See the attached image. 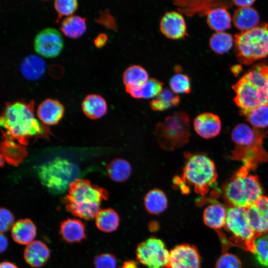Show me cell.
I'll list each match as a JSON object with an SVG mask.
<instances>
[{"label":"cell","instance_id":"obj_42","mask_svg":"<svg viewBox=\"0 0 268 268\" xmlns=\"http://www.w3.org/2000/svg\"><path fill=\"white\" fill-rule=\"evenodd\" d=\"M254 204L268 227V196H261Z\"/></svg>","mask_w":268,"mask_h":268},{"label":"cell","instance_id":"obj_12","mask_svg":"<svg viewBox=\"0 0 268 268\" xmlns=\"http://www.w3.org/2000/svg\"><path fill=\"white\" fill-rule=\"evenodd\" d=\"M63 40L61 33L56 29L47 27L40 31L34 40L36 52L47 58L59 55L63 48Z\"/></svg>","mask_w":268,"mask_h":268},{"label":"cell","instance_id":"obj_44","mask_svg":"<svg viewBox=\"0 0 268 268\" xmlns=\"http://www.w3.org/2000/svg\"><path fill=\"white\" fill-rule=\"evenodd\" d=\"M255 2L253 0H234L233 2L240 7H250V6Z\"/></svg>","mask_w":268,"mask_h":268},{"label":"cell","instance_id":"obj_22","mask_svg":"<svg viewBox=\"0 0 268 268\" xmlns=\"http://www.w3.org/2000/svg\"><path fill=\"white\" fill-rule=\"evenodd\" d=\"M259 15L251 7H239L234 11L233 21L235 27L242 31L255 28L259 25Z\"/></svg>","mask_w":268,"mask_h":268},{"label":"cell","instance_id":"obj_46","mask_svg":"<svg viewBox=\"0 0 268 268\" xmlns=\"http://www.w3.org/2000/svg\"><path fill=\"white\" fill-rule=\"evenodd\" d=\"M120 268H138V266L134 261L127 260L123 263Z\"/></svg>","mask_w":268,"mask_h":268},{"label":"cell","instance_id":"obj_24","mask_svg":"<svg viewBox=\"0 0 268 268\" xmlns=\"http://www.w3.org/2000/svg\"><path fill=\"white\" fill-rule=\"evenodd\" d=\"M206 14L208 26L216 32H223L230 27L231 16L226 8L223 6L212 8L209 10Z\"/></svg>","mask_w":268,"mask_h":268},{"label":"cell","instance_id":"obj_47","mask_svg":"<svg viewBox=\"0 0 268 268\" xmlns=\"http://www.w3.org/2000/svg\"><path fill=\"white\" fill-rule=\"evenodd\" d=\"M159 223L158 221L153 220L150 221L148 225V228L152 232H157L159 229Z\"/></svg>","mask_w":268,"mask_h":268},{"label":"cell","instance_id":"obj_36","mask_svg":"<svg viewBox=\"0 0 268 268\" xmlns=\"http://www.w3.org/2000/svg\"><path fill=\"white\" fill-rule=\"evenodd\" d=\"M244 116L255 128H264L268 126V105H267L256 107Z\"/></svg>","mask_w":268,"mask_h":268},{"label":"cell","instance_id":"obj_40","mask_svg":"<svg viewBox=\"0 0 268 268\" xmlns=\"http://www.w3.org/2000/svg\"><path fill=\"white\" fill-rule=\"evenodd\" d=\"M94 265L95 268H116L117 260L112 254H101L95 256Z\"/></svg>","mask_w":268,"mask_h":268},{"label":"cell","instance_id":"obj_43","mask_svg":"<svg viewBox=\"0 0 268 268\" xmlns=\"http://www.w3.org/2000/svg\"><path fill=\"white\" fill-rule=\"evenodd\" d=\"M108 37L105 33H100L94 40L95 45L97 48H101L107 41Z\"/></svg>","mask_w":268,"mask_h":268},{"label":"cell","instance_id":"obj_8","mask_svg":"<svg viewBox=\"0 0 268 268\" xmlns=\"http://www.w3.org/2000/svg\"><path fill=\"white\" fill-rule=\"evenodd\" d=\"M190 134V119L183 111L167 116L155 129L159 146L167 151H174L183 146L189 141Z\"/></svg>","mask_w":268,"mask_h":268},{"label":"cell","instance_id":"obj_35","mask_svg":"<svg viewBox=\"0 0 268 268\" xmlns=\"http://www.w3.org/2000/svg\"><path fill=\"white\" fill-rule=\"evenodd\" d=\"M254 260L261 268H268V233L258 237L255 243Z\"/></svg>","mask_w":268,"mask_h":268},{"label":"cell","instance_id":"obj_49","mask_svg":"<svg viewBox=\"0 0 268 268\" xmlns=\"http://www.w3.org/2000/svg\"><path fill=\"white\" fill-rule=\"evenodd\" d=\"M241 70V67L239 65L235 66L232 68V71L234 74H238Z\"/></svg>","mask_w":268,"mask_h":268},{"label":"cell","instance_id":"obj_1","mask_svg":"<svg viewBox=\"0 0 268 268\" xmlns=\"http://www.w3.org/2000/svg\"><path fill=\"white\" fill-rule=\"evenodd\" d=\"M6 130V138L16 140L21 144H28L34 136L43 135L44 130L34 114V101L7 103L0 120Z\"/></svg>","mask_w":268,"mask_h":268},{"label":"cell","instance_id":"obj_41","mask_svg":"<svg viewBox=\"0 0 268 268\" xmlns=\"http://www.w3.org/2000/svg\"><path fill=\"white\" fill-rule=\"evenodd\" d=\"M14 220V215L10 210L5 208H0V230L1 233L5 232L13 225Z\"/></svg>","mask_w":268,"mask_h":268},{"label":"cell","instance_id":"obj_5","mask_svg":"<svg viewBox=\"0 0 268 268\" xmlns=\"http://www.w3.org/2000/svg\"><path fill=\"white\" fill-rule=\"evenodd\" d=\"M249 171L243 166L223 187L224 198L232 206L247 207L262 196V187L258 177L250 175Z\"/></svg>","mask_w":268,"mask_h":268},{"label":"cell","instance_id":"obj_19","mask_svg":"<svg viewBox=\"0 0 268 268\" xmlns=\"http://www.w3.org/2000/svg\"><path fill=\"white\" fill-rule=\"evenodd\" d=\"M37 229L33 221L29 218L19 219L14 223L11 229L13 240L21 245H28L36 236Z\"/></svg>","mask_w":268,"mask_h":268},{"label":"cell","instance_id":"obj_30","mask_svg":"<svg viewBox=\"0 0 268 268\" xmlns=\"http://www.w3.org/2000/svg\"><path fill=\"white\" fill-rule=\"evenodd\" d=\"M108 176L116 182H123L127 180L132 172V167L127 160L117 158L111 161L107 166Z\"/></svg>","mask_w":268,"mask_h":268},{"label":"cell","instance_id":"obj_45","mask_svg":"<svg viewBox=\"0 0 268 268\" xmlns=\"http://www.w3.org/2000/svg\"><path fill=\"white\" fill-rule=\"evenodd\" d=\"M0 252L2 253L6 249L8 246L7 239L6 237V236L4 235H3L2 233L0 234Z\"/></svg>","mask_w":268,"mask_h":268},{"label":"cell","instance_id":"obj_14","mask_svg":"<svg viewBox=\"0 0 268 268\" xmlns=\"http://www.w3.org/2000/svg\"><path fill=\"white\" fill-rule=\"evenodd\" d=\"M159 27L162 33L171 39H182L187 35L184 17L179 11L166 12L160 20Z\"/></svg>","mask_w":268,"mask_h":268},{"label":"cell","instance_id":"obj_39","mask_svg":"<svg viewBox=\"0 0 268 268\" xmlns=\"http://www.w3.org/2000/svg\"><path fill=\"white\" fill-rule=\"evenodd\" d=\"M215 268H242V263L235 255L225 253L218 259Z\"/></svg>","mask_w":268,"mask_h":268},{"label":"cell","instance_id":"obj_32","mask_svg":"<svg viewBox=\"0 0 268 268\" xmlns=\"http://www.w3.org/2000/svg\"><path fill=\"white\" fill-rule=\"evenodd\" d=\"M180 100V97L172 90L163 89L156 98L151 100L150 107L154 111H162L177 105Z\"/></svg>","mask_w":268,"mask_h":268},{"label":"cell","instance_id":"obj_6","mask_svg":"<svg viewBox=\"0 0 268 268\" xmlns=\"http://www.w3.org/2000/svg\"><path fill=\"white\" fill-rule=\"evenodd\" d=\"M37 172L41 183L55 194L68 190L71 183L78 179L80 174L76 164L60 157L41 164Z\"/></svg>","mask_w":268,"mask_h":268},{"label":"cell","instance_id":"obj_13","mask_svg":"<svg viewBox=\"0 0 268 268\" xmlns=\"http://www.w3.org/2000/svg\"><path fill=\"white\" fill-rule=\"evenodd\" d=\"M201 260L197 247L183 243L169 252L168 268H201Z\"/></svg>","mask_w":268,"mask_h":268},{"label":"cell","instance_id":"obj_20","mask_svg":"<svg viewBox=\"0 0 268 268\" xmlns=\"http://www.w3.org/2000/svg\"><path fill=\"white\" fill-rule=\"evenodd\" d=\"M60 234L67 243L79 242L86 237L85 225L79 219L67 218L61 223Z\"/></svg>","mask_w":268,"mask_h":268},{"label":"cell","instance_id":"obj_27","mask_svg":"<svg viewBox=\"0 0 268 268\" xmlns=\"http://www.w3.org/2000/svg\"><path fill=\"white\" fill-rule=\"evenodd\" d=\"M149 79L147 71L139 65H132L123 73V80L126 89L138 88Z\"/></svg>","mask_w":268,"mask_h":268},{"label":"cell","instance_id":"obj_26","mask_svg":"<svg viewBox=\"0 0 268 268\" xmlns=\"http://www.w3.org/2000/svg\"><path fill=\"white\" fill-rule=\"evenodd\" d=\"M95 218L98 229L106 233L116 230L120 224L119 216L112 208L101 209Z\"/></svg>","mask_w":268,"mask_h":268},{"label":"cell","instance_id":"obj_31","mask_svg":"<svg viewBox=\"0 0 268 268\" xmlns=\"http://www.w3.org/2000/svg\"><path fill=\"white\" fill-rule=\"evenodd\" d=\"M210 1H197V0H178L175 3L179 8L181 13L191 16L197 12H201L202 14H206L207 12L212 8V6H216V4L211 3Z\"/></svg>","mask_w":268,"mask_h":268},{"label":"cell","instance_id":"obj_33","mask_svg":"<svg viewBox=\"0 0 268 268\" xmlns=\"http://www.w3.org/2000/svg\"><path fill=\"white\" fill-rule=\"evenodd\" d=\"M249 224L259 237L268 232V227L254 204L246 207Z\"/></svg>","mask_w":268,"mask_h":268},{"label":"cell","instance_id":"obj_9","mask_svg":"<svg viewBox=\"0 0 268 268\" xmlns=\"http://www.w3.org/2000/svg\"><path fill=\"white\" fill-rule=\"evenodd\" d=\"M235 46L239 61L245 65L266 57L268 55V24H259L236 34Z\"/></svg>","mask_w":268,"mask_h":268},{"label":"cell","instance_id":"obj_17","mask_svg":"<svg viewBox=\"0 0 268 268\" xmlns=\"http://www.w3.org/2000/svg\"><path fill=\"white\" fill-rule=\"evenodd\" d=\"M50 255L47 246L40 241H33L27 245L24 251L25 261L33 268L44 266L48 261Z\"/></svg>","mask_w":268,"mask_h":268},{"label":"cell","instance_id":"obj_38","mask_svg":"<svg viewBox=\"0 0 268 268\" xmlns=\"http://www.w3.org/2000/svg\"><path fill=\"white\" fill-rule=\"evenodd\" d=\"M78 2L76 0H56L54 7L58 14V19L63 16H70L76 9Z\"/></svg>","mask_w":268,"mask_h":268},{"label":"cell","instance_id":"obj_18","mask_svg":"<svg viewBox=\"0 0 268 268\" xmlns=\"http://www.w3.org/2000/svg\"><path fill=\"white\" fill-rule=\"evenodd\" d=\"M203 212V221L208 227L218 231L225 227L227 210L225 206L213 201Z\"/></svg>","mask_w":268,"mask_h":268},{"label":"cell","instance_id":"obj_37","mask_svg":"<svg viewBox=\"0 0 268 268\" xmlns=\"http://www.w3.org/2000/svg\"><path fill=\"white\" fill-rule=\"evenodd\" d=\"M171 90L175 93H189L191 91V82L186 74L178 73L173 75L169 81Z\"/></svg>","mask_w":268,"mask_h":268},{"label":"cell","instance_id":"obj_28","mask_svg":"<svg viewBox=\"0 0 268 268\" xmlns=\"http://www.w3.org/2000/svg\"><path fill=\"white\" fill-rule=\"evenodd\" d=\"M60 29L66 36L77 38L86 30V19L76 15L67 16L62 20Z\"/></svg>","mask_w":268,"mask_h":268},{"label":"cell","instance_id":"obj_10","mask_svg":"<svg viewBox=\"0 0 268 268\" xmlns=\"http://www.w3.org/2000/svg\"><path fill=\"white\" fill-rule=\"evenodd\" d=\"M224 228L231 234L227 247L231 245L237 246L253 254L255 253V243L258 237L249 224L246 207L229 208Z\"/></svg>","mask_w":268,"mask_h":268},{"label":"cell","instance_id":"obj_23","mask_svg":"<svg viewBox=\"0 0 268 268\" xmlns=\"http://www.w3.org/2000/svg\"><path fill=\"white\" fill-rule=\"evenodd\" d=\"M81 107L85 115L93 120L101 118L107 110V105L104 98L96 94L86 96L82 102Z\"/></svg>","mask_w":268,"mask_h":268},{"label":"cell","instance_id":"obj_2","mask_svg":"<svg viewBox=\"0 0 268 268\" xmlns=\"http://www.w3.org/2000/svg\"><path fill=\"white\" fill-rule=\"evenodd\" d=\"M232 88L234 100L243 115L259 106L268 105V66L255 65Z\"/></svg>","mask_w":268,"mask_h":268},{"label":"cell","instance_id":"obj_48","mask_svg":"<svg viewBox=\"0 0 268 268\" xmlns=\"http://www.w3.org/2000/svg\"><path fill=\"white\" fill-rule=\"evenodd\" d=\"M0 268H18L14 264L9 262H2L0 265Z\"/></svg>","mask_w":268,"mask_h":268},{"label":"cell","instance_id":"obj_34","mask_svg":"<svg viewBox=\"0 0 268 268\" xmlns=\"http://www.w3.org/2000/svg\"><path fill=\"white\" fill-rule=\"evenodd\" d=\"M233 43L232 36L224 32H216L211 36L209 40L211 49L220 54L228 52L232 48Z\"/></svg>","mask_w":268,"mask_h":268},{"label":"cell","instance_id":"obj_7","mask_svg":"<svg viewBox=\"0 0 268 268\" xmlns=\"http://www.w3.org/2000/svg\"><path fill=\"white\" fill-rule=\"evenodd\" d=\"M182 178L187 185L194 187L195 192L205 196L217 179V173L213 161L203 154L186 155Z\"/></svg>","mask_w":268,"mask_h":268},{"label":"cell","instance_id":"obj_16","mask_svg":"<svg viewBox=\"0 0 268 268\" xmlns=\"http://www.w3.org/2000/svg\"><path fill=\"white\" fill-rule=\"evenodd\" d=\"M64 108L58 100L46 99L38 106L37 115L39 120L48 125H54L59 123L63 117Z\"/></svg>","mask_w":268,"mask_h":268},{"label":"cell","instance_id":"obj_11","mask_svg":"<svg viewBox=\"0 0 268 268\" xmlns=\"http://www.w3.org/2000/svg\"><path fill=\"white\" fill-rule=\"evenodd\" d=\"M136 259L148 268H168L169 252L161 239L151 236L137 245Z\"/></svg>","mask_w":268,"mask_h":268},{"label":"cell","instance_id":"obj_4","mask_svg":"<svg viewBox=\"0 0 268 268\" xmlns=\"http://www.w3.org/2000/svg\"><path fill=\"white\" fill-rule=\"evenodd\" d=\"M265 136L258 129L244 123L237 125L231 133L235 144L232 158L242 161L249 171L256 169L260 164L268 160V154L263 145Z\"/></svg>","mask_w":268,"mask_h":268},{"label":"cell","instance_id":"obj_15","mask_svg":"<svg viewBox=\"0 0 268 268\" xmlns=\"http://www.w3.org/2000/svg\"><path fill=\"white\" fill-rule=\"evenodd\" d=\"M197 133L204 138L217 135L221 130V121L218 116L211 113H203L197 116L194 121Z\"/></svg>","mask_w":268,"mask_h":268},{"label":"cell","instance_id":"obj_21","mask_svg":"<svg viewBox=\"0 0 268 268\" xmlns=\"http://www.w3.org/2000/svg\"><path fill=\"white\" fill-rule=\"evenodd\" d=\"M46 69L44 61L36 55H30L24 58L20 65L23 76L28 80L39 79L44 74Z\"/></svg>","mask_w":268,"mask_h":268},{"label":"cell","instance_id":"obj_25","mask_svg":"<svg viewBox=\"0 0 268 268\" xmlns=\"http://www.w3.org/2000/svg\"><path fill=\"white\" fill-rule=\"evenodd\" d=\"M144 205L148 213L158 215L167 208L168 199L163 192L158 189H154L145 196Z\"/></svg>","mask_w":268,"mask_h":268},{"label":"cell","instance_id":"obj_3","mask_svg":"<svg viewBox=\"0 0 268 268\" xmlns=\"http://www.w3.org/2000/svg\"><path fill=\"white\" fill-rule=\"evenodd\" d=\"M64 200L67 209L73 215L89 220L95 218L102 201L108 198L104 188L87 180L77 179L71 183Z\"/></svg>","mask_w":268,"mask_h":268},{"label":"cell","instance_id":"obj_29","mask_svg":"<svg viewBox=\"0 0 268 268\" xmlns=\"http://www.w3.org/2000/svg\"><path fill=\"white\" fill-rule=\"evenodd\" d=\"M163 90V83L155 78L149 79L141 86L135 88L126 89L132 97L136 98H150L157 96Z\"/></svg>","mask_w":268,"mask_h":268}]
</instances>
